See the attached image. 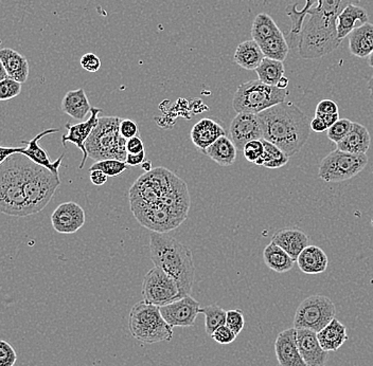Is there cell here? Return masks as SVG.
<instances>
[{
    "instance_id": "obj_7",
    "label": "cell",
    "mask_w": 373,
    "mask_h": 366,
    "mask_svg": "<svg viewBox=\"0 0 373 366\" xmlns=\"http://www.w3.org/2000/svg\"><path fill=\"white\" fill-rule=\"evenodd\" d=\"M289 95L290 93L286 89L269 86L260 79H253L237 87L233 97V107L237 113L259 115L266 109L284 103Z\"/></svg>"
},
{
    "instance_id": "obj_51",
    "label": "cell",
    "mask_w": 373,
    "mask_h": 366,
    "mask_svg": "<svg viewBox=\"0 0 373 366\" xmlns=\"http://www.w3.org/2000/svg\"><path fill=\"white\" fill-rule=\"evenodd\" d=\"M311 131L317 133V134H322V133H327L328 131L329 127L328 125L325 123V121L322 119L319 118V117H314L312 121L310 123Z\"/></svg>"
},
{
    "instance_id": "obj_49",
    "label": "cell",
    "mask_w": 373,
    "mask_h": 366,
    "mask_svg": "<svg viewBox=\"0 0 373 366\" xmlns=\"http://www.w3.org/2000/svg\"><path fill=\"white\" fill-rule=\"evenodd\" d=\"M145 151V143L141 140L140 137L136 136L127 141V154H140Z\"/></svg>"
},
{
    "instance_id": "obj_30",
    "label": "cell",
    "mask_w": 373,
    "mask_h": 366,
    "mask_svg": "<svg viewBox=\"0 0 373 366\" xmlns=\"http://www.w3.org/2000/svg\"><path fill=\"white\" fill-rule=\"evenodd\" d=\"M264 57V53L258 43L253 39H249L237 46L233 59L237 65L245 70H256Z\"/></svg>"
},
{
    "instance_id": "obj_34",
    "label": "cell",
    "mask_w": 373,
    "mask_h": 366,
    "mask_svg": "<svg viewBox=\"0 0 373 366\" xmlns=\"http://www.w3.org/2000/svg\"><path fill=\"white\" fill-rule=\"evenodd\" d=\"M280 32L281 30L269 14H258L253 19V26H251V37L258 44L278 35Z\"/></svg>"
},
{
    "instance_id": "obj_58",
    "label": "cell",
    "mask_w": 373,
    "mask_h": 366,
    "mask_svg": "<svg viewBox=\"0 0 373 366\" xmlns=\"http://www.w3.org/2000/svg\"><path fill=\"white\" fill-rule=\"evenodd\" d=\"M371 222H372V226H373V220H371Z\"/></svg>"
},
{
    "instance_id": "obj_27",
    "label": "cell",
    "mask_w": 373,
    "mask_h": 366,
    "mask_svg": "<svg viewBox=\"0 0 373 366\" xmlns=\"http://www.w3.org/2000/svg\"><path fill=\"white\" fill-rule=\"evenodd\" d=\"M349 51L358 59H367L373 52V25L365 23L349 35Z\"/></svg>"
},
{
    "instance_id": "obj_5",
    "label": "cell",
    "mask_w": 373,
    "mask_h": 366,
    "mask_svg": "<svg viewBox=\"0 0 373 366\" xmlns=\"http://www.w3.org/2000/svg\"><path fill=\"white\" fill-rule=\"evenodd\" d=\"M119 117H100L97 126L85 143L87 154L97 161L116 159L125 161L127 156V139L120 134Z\"/></svg>"
},
{
    "instance_id": "obj_41",
    "label": "cell",
    "mask_w": 373,
    "mask_h": 366,
    "mask_svg": "<svg viewBox=\"0 0 373 366\" xmlns=\"http://www.w3.org/2000/svg\"><path fill=\"white\" fill-rule=\"evenodd\" d=\"M21 83L7 77V79L0 81V99L1 101H9L14 99L17 95H21Z\"/></svg>"
},
{
    "instance_id": "obj_22",
    "label": "cell",
    "mask_w": 373,
    "mask_h": 366,
    "mask_svg": "<svg viewBox=\"0 0 373 366\" xmlns=\"http://www.w3.org/2000/svg\"><path fill=\"white\" fill-rule=\"evenodd\" d=\"M271 242L281 247L295 262L309 246L308 235L298 229H283L273 236Z\"/></svg>"
},
{
    "instance_id": "obj_50",
    "label": "cell",
    "mask_w": 373,
    "mask_h": 366,
    "mask_svg": "<svg viewBox=\"0 0 373 366\" xmlns=\"http://www.w3.org/2000/svg\"><path fill=\"white\" fill-rule=\"evenodd\" d=\"M89 173H91V175H89V178H91V183H93V186H104L105 183L107 182L109 176L105 175L104 173L102 172V171H91Z\"/></svg>"
},
{
    "instance_id": "obj_8",
    "label": "cell",
    "mask_w": 373,
    "mask_h": 366,
    "mask_svg": "<svg viewBox=\"0 0 373 366\" xmlns=\"http://www.w3.org/2000/svg\"><path fill=\"white\" fill-rule=\"evenodd\" d=\"M183 179L165 168L145 173L129 189V199L133 204H153L163 202Z\"/></svg>"
},
{
    "instance_id": "obj_16",
    "label": "cell",
    "mask_w": 373,
    "mask_h": 366,
    "mask_svg": "<svg viewBox=\"0 0 373 366\" xmlns=\"http://www.w3.org/2000/svg\"><path fill=\"white\" fill-rule=\"evenodd\" d=\"M231 140L237 149L243 151L247 143L253 140H263L262 125L258 115L253 113H237L231 121Z\"/></svg>"
},
{
    "instance_id": "obj_42",
    "label": "cell",
    "mask_w": 373,
    "mask_h": 366,
    "mask_svg": "<svg viewBox=\"0 0 373 366\" xmlns=\"http://www.w3.org/2000/svg\"><path fill=\"white\" fill-rule=\"evenodd\" d=\"M245 159L249 162L256 163L259 159L262 158L264 154V143L263 140H253L247 143L243 148Z\"/></svg>"
},
{
    "instance_id": "obj_44",
    "label": "cell",
    "mask_w": 373,
    "mask_h": 366,
    "mask_svg": "<svg viewBox=\"0 0 373 366\" xmlns=\"http://www.w3.org/2000/svg\"><path fill=\"white\" fill-rule=\"evenodd\" d=\"M17 361V354L11 344L0 341V366H14Z\"/></svg>"
},
{
    "instance_id": "obj_24",
    "label": "cell",
    "mask_w": 373,
    "mask_h": 366,
    "mask_svg": "<svg viewBox=\"0 0 373 366\" xmlns=\"http://www.w3.org/2000/svg\"><path fill=\"white\" fill-rule=\"evenodd\" d=\"M0 61L8 77L19 83H25L29 77V63L21 53L10 48L0 50Z\"/></svg>"
},
{
    "instance_id": "obj_29",
    "label": "cell",
    "mask_w": 373,
    "mask_h": 366,
    "mask_svg": "<svg viewBox=\"0 0 373 366\" xmlns=\"http://www.w3.org/2000/svg\"><path fill=\"white\" fill-rule=\"evenodd\" d=\"M91 103L84 89L71 90L66 93L62 101L61 109L66 115H71L75 120L83 121L91 113Z\"/></svg>"
},
{
    "instance_id": "obj_36",
    "label": "cell",
    "mask_w": 373,
    "mask_h": 366,
    "mask_svg": "<svg viewBox=\"0 0 373 366\" xmlns=\"http://www.w3.org/2000/svg\"><path fill=\"white\" fill-rule=\"evenodd\" d=\"M264 143V154L262 158L259 159L255 164L257 166H265L266 168H280L287 164L290 157L287 156L284 152H282L278 146L263 140Z\"/></svg>"
},
{
    "instance_id": "obj_1",
    "label": "cell",
    "mask_w": 373,
    "mask_h": 366,
    "mask_svg": "<svg viewBox=\"0 0 373 366\" xmlns=\"http://www.w3.org/2000/svg\"><path fill=\"white\" fill-rule=\"evenodd\" d=\"M258 115L263 140L276 145L290 158L300 152L310 137L308 117L293 103H281Z\"/></svg>"
},
{
    "instance_id": "obj_23",
    "label": "cell",
    "mask_w": 373,
    "mask_h": 366,
    "mask_svg": "<svg viewBox=\"0 0 373 366\" xmlns=\"http://www.w3.org/2000/svg\"><path fill=\"white\" fill-rule=\"evenodd\" d=\"M369 16L366 10L358 5H350L339 14L336 21L337 37L343 41L353 30L368 23Z\"/></svg>"
},
{
    "instance_id": "obj_39",
    "label": "cell",
    "mask_w": 373,
    "mask_h": 366,
    "mask_svg": "<svg viewBox=\"0 0 373 366\" xmlns=\"http://www.w3.org/2000/svg\"><path fill=\"white\" fill-rule=\"evenodd\" d=\"M129 168V165L125 161L116 160V159H107V160L97 161L91 165V171H102L109 177L120 176L123 172Z\"/></svg>"
},
{
    "instance_id": "obj_4",
    "label": "cell",
    "mask_w": 373,
    "mask_h": 366,
    "mask_svg": "<svg viewBox=\"0 0 373 366\" xmlns=\"http://www.w3.org/2000/svg\"><path fill=\"white\" fill-rule=\"evenodd\" d=\"M127 325L131 337L141 343H159L173 338V327L163 319L161 307L145 300L131 307Z\"/></svg>"
},
{
    "instance_id": "obj_35",
    "label": "cell",
    "mask_w": 373,
    "mask_h": 366,
    "mask_svg": "<svg viewBox=\"0 0 373 366\" xmlns=\"http://www.w3.org/2000/svg\"><path fill=\"white\" fill-rule=\"evenodd\" d=\"M259 79L269 86H277L278 81L284 77V65L283 61L264 57L262 63L256 69Z\"/></svg>"
},
{
    "instance_id": "obj_21",
    "label": "cell",
    "mask_w": 373,
    "mask_h": 366,
    "mask_svg": "<svg viewBox=\"0 0 373 366\" xmlns=\"http://www.w3.org/2000/svg\"><path fill=\"white\" fill-rule=\"evenodd\" d=\"M226 136L222 125L212 119H201L191 129L190 137L193 144L205 154L207 148L217 139Z\"/></svg>"
},
{
    "instance_id": "obj_14",
    "label": "cell",
    "mask_w": 373,
    "mask_h": 366,
    "mask_svg": "<svg viewBox=\"0 0 373 366\" xmlns=\"http://www.w3.org/2000/svg\"><path fill=\"white\" fill-rule=\"evenodd\" d=\"M59 131V128L46 129V131L39 133L37 137H34L32 140L23 141L24 144H26V146L24 147H0V163H3L10 156L21 154L59 176V170L61 168L65 155L62 154L57 160H55V162H51L47 153L45 152V149L39 146V141L42 140V138L47 136V135L57 134Z\"/></svg>"
},
{
    "instance_id": "obj_54",
    "label": "cell",
    "mask_w": 373,
    "mask_h": 366,
    "mask_svg": "<svg viewBox=\"0 0 373 366\" xmlns=\"http://www.w3.org/2000/svg\"><path fill=\"white\" fill-rule=\"evenodd\" d=\"M289 84H290L289 79H287V77H283L282 79H281L280 81H278L277 87H278L279 89H287V87H289Z\"/></svg>"
},
{
    "instance_id": "obj_17",
    "label": "cell",
    "mask_w": 373,
    "mask_h": 366,
    "mask_svg": "<svg viewBox=\"0 0 373 366\" xmlns=\"http://www.w3.org/2000/svg\"><path fill=\"white\" fill-rule=\"evenodd\" d=\"M85 212L77 202L60 204L51 215V224L60 234H73L85 224Z\"/></svg>"
},
{
    "instance_id": "obj_26",
    "label": "cell",
    "mask_w": 373,
    "mask_h": 366,
    "mask_svg": "<svg viewBox=\"0 0 373 366\" xmlns=\"http://www.w3.org/2000/svg\"><path fill=\"white\" fill-rule=\"evenodd\" d=\"M371 144L368 129L360 123L353 122L352 129L348 136L337 143V149L350 154H367Z\"/></svg>"
},
{
    "instance_id": "obj_45",
    "label": "cell",
    "mask_w": 373,
    "mask_h": 366,
    "mask_svg": "<svg viewBox=\"0 0 373 366\" xmlns=\"http://www.w3.org/2000/svg\"><path fill=\"white\" fill-rule=\"evenodd\" d=\"M237 336L235 332L230 329L227 325L221 326L217 328L215 332H213L212 338L217 343L222 344V345H227V344H231L237 339Z\"/></svg>"
},
{
    "instance_id": "obj_9",
    "label": "cell",
    "mask_w": 373,
    "mask_h": 366,
    "mask_svg": "<svg viewBox=\"0 0 373 366\" xmlns=\"http://www.w3.org/2000/svg\"><path fill=\"white\" fill-rule=\"evenodd\" d=\"M367 163L366 154H350L335 149L321 161L318 176L325 182H344L360 174Z\"/></svg>"
},
{
    "instance_id": "obj_52",
    "label": "cell",
    "mask_w": 373,
    "mask_h": 366,
    "mask_svg": "<svg viewBox=\"0 0 373 366\" xmlns=\"http://www.w3.org/2000/svg\"><path fill=\"white\" fill-rule=\"evenodd\" d=\"M145 161V151L140 154H127L125 162L129 166H138Z\"/></svg>"
},
{
    "instance_id": "obj_56",
    "label": "cell",
    "mask_w": 373,
    "mask_h": 366,
    "mask_svg": "<svg viewBox=\"0 0 373 366\" xmlns=\"http://www.w3.org/2000/svg\"><path fill=\"white\" fill-rule=\"evenodd\" d=\"M368 89L370 90V97L373 102V75L371 77L370 81H368Z\"/></svg>"
},
{
    "instance_id": "obj_57",
    "label": "cell",
    "mask_w": 373,
    "mask_h": 366,
    "mask_svg": "<svg viewBox=\"0 0 373 366\" xmlns=\"http://www.w3.org/2000/svg\"><path fill=\"white\" fill-rule=\"evenodd\" d=\"M368 64L371 68H373V52L371 53L370 57H368Z\"/></svg>"
},
{
    "instance_id": "obj_10",
    "label": "cell",
    "mask_w": 373,
    "mask_h": 366,
    "mask_svg": "<svg viewBox=\"0 0 373 366\" xmlns=\"http://www.w3.org/2000/svg\"><path fill=\"white\" fill-rule=\"evenodd\" d=\"M131 212L136 220L145 228L152 232L165 233L179 228L187 218L188 213L171 208L167 204H133L131 206Z\"/></svg>"
},
{
    "instance_id": "obj_15",
    "label": "cell",
    "mask_w": 373,
    "mask_h": 366,
    "mask_svg": "<svg viewBox=\"0 0 373 366\" xmlns=\"http://www.w3.org/2000/svg\"><path fill=\"white\" fill-rule=\"evenodd\" d=\"M199 309V302L192 296H187L167 305L161 306V312L169 325L185 328L195 325Z\"/></svg>"
},
{
    "instance_id": "obj_3",
    "label": "cell",
    "mask_w": 373,
    "mask_h": 366,
    "mask_svg": "<svg viewBox=\"0 0 373 366\" xmlns=\"http://www.w3.org/2000/svg\"><path fill=\"white\" fill-rule=\"evenodd\" d=\"M0 211L13 218L30 216L24 190L23 155L0 163Z\"/></svg>"
},
{
    "instance_id": "obj_31",
    "label": "cell",
    "mask_w": 373,
    "mask_h": 366,
    "mask_svg": "<svg viewBox=\"0 0 373 366\" xmlns=\"http://www.w3.org/2000/svg\"><path fill=\"white\" fill-rule=\"evenodd\" d=\"M237 146L233 140L223 136L207 148L205 155L221 166H230L237 159Z\"/></svg>"
},
{
    "instance_id": "obj_33",
    "label": "cell",
    "mask_w": 373,
    "mask_h": 366,
    "mask_svg": "<svg viewBox=\"0 0 373 366\" xmlns=\"http://www.w3.org/2000/svg\"><path fill=\"white\" fill-rule=\"evenodd\" d=\"M258 45L260 46L265 57L275 59V61H284L287 55L290 52V46L287 44L282 31L274 37L261 41Z\"/></svg>"
},
{
    "instance_id": "obj_20",
    "label": "cell",
    "mask_w": 373,
    "mask_h": 366,
    "mask_svg": "<svg viewBox=\"0 0 373 366\" xmlns=\"http://www.w3.org/2000/svg\"><path fill=\"white\" fill-rule=\"evenodd\" d=\"M297 343L301 357L308 366H326L329 353L321 347L317 332L299 328L297 329Z\"/></svg>"
},
{
    "instance_id": "obj_6",
    "label": "cell",
    "mask_w": 373,
    "mask_h": 366,
    "mask_svg": "<svg viewBox=\"0 0 373 366\" xmlns=\"http://www.w3.org/2000/svg\"><path fill=\"white\" fill-rule=\"evenodd\" d=\"M24 190L30 215L46 208L61 186V179L51 171L23 155Z\"/></svg>"
},
{
    "instance_id": "obj_11",
    "label": "cell",
    "mask_w": 373,
    "mask_h": 366,
    "mask_svg": "<svg viewBox=\"0 0 373 366\" xmlns=\"http://www.w3.org/2000/svg\"><path fill=\"white\" fill-rule=\"evenodd\" d=\"M361 0H317V3L305 13L303 29L317 35H337L336 21L339 14L348 6L358 5Z\"/></svg>"
},
{
    "instance_id": "obj_43",
    "label": "cell",
    "mask_w": 373,
    "mask_h": 366,
    "mask_svg": "<svg viewBox=\"0 0 373 366\" xmlns=\"http://www.w3.org/2000/svg\"><path fill=\"white\" fill-rule=\"evenodd\" d=\"M226 325L235 332V335H240L245 326L244 314L242 310H227Z\"/></svg>"
},
{
    "instance_id": "obj_32",
    "label": "cell",
    "mask_w": 373,
    "mask_h": 366,
    "mask_svg": "<svg viewBox=\"0 0 373 366\" xmlns=\"http://www.w3.org/2000/svg\"><path fill=\"white\" fill-rule=\"evenodd\" d=\"M263 260L269 269L278 273L291 271L294 267L295 260L281 247L273 242L265 247Z\"/></svg>"
},
{
    "instance_id": "obj_19",
    "label": "cell",
    "mask_w": 373,
    "mask_h": 366,
    "mask_svg": "<svg viewBox=\"0 0 373 366\" xmlns=\"http://www.w3.org/2000/svg\"><path fill=\"white\" fill-rule=\"evenodd\" d=\"M275 353L279 366H308L301 357L295 327L283 330L275 341Z\"/></svg>"
},
{
    "instance_id": "obj_13",
    "label": "cell",
    "mask_w": 373,
    "mask_h": 366,
    "mask_svg": "<svg viewBox=\"0 0 373 366\" xmlns=\"http://www.w3.org/2000/svg\"><path fill=\"white\" fill-rule=\"evenodd\" d=\"M143 296L145 301L158 307L181 298L179 285L174 278L167 276L156 266L145 274L143 282Z\"/></svg>"
},
{
    "instance_id": "obj_38",
    "label": "cell",
    "mask_w": 373,
    "mask_h": 366,
    "mask_svg": "<svg viewBox=\"0 0 373 366\" xmlns=\"http://www.w3.org/2000/svg\"><path fill=\"white\" fill-rule=\"evenodd\" d=\"M267 0H265L266 3ZM317 3V0H305L304 7L301 10H297V3L294 5L289 6L286 9V14L292 21V28H291L290 33H289V37H296L299 35V32L302 29L303 23L305 21V13L307 11L311 9L315 3Z\"/></svg>"
},
{
    "instance_id": "obj_55",
    "label": "cell",
    "mask_w": 373,
    "mask_h": 366,
    "mask_svg": "<svg viewBox=\"0 0 373 366\" xmlns=\"http://www.w3.org/2000/svg\"><path fill=\"white\" fill-rule=\"evenodd\" d=\"M141 168L145 171V173L151 172V171L154 170L153 168V164H152L151 161L145 160V162L141 164Z\"/></svg>"
},
{
    "instance_id": "obj_12",
    "label": "cell",
    "mask_w": 373,
    "mask_h": 366,
    "mask_svg": "<svg viewBox=\"0 0 373 366\" xmlns=\"http://www.w3.org/2000/svg\"><path fill=\"white\" fill-rule=\"evenodd\" d=\"M336 308L328 296L314 294L301 302L294 318V327L319 332L335 319Z\"/></svg>"
},
{
    "instance_id": "obj_2",
    "label": "cell",
    "mask_w": 373,
    "mask_h": 366,
    "mask_svg": "<svg viewBox=\"0 0 373 366\" xmlns=\"http://www.w3.org/2000/svg\"><path fill=\"white\" fill-rule=\"evenodd\" d=\"M149 252L155 266L174 278L179 285L181 298L190 296L195 276L194 262L190 249L171 236L152 232Z\"/></svg>"
},
{
    "instance_id": "obj_28",
    "label": "cell",
    "mask_w": 373,
    "mask_h": 366,
    "mask_svg": "<svg viewBox=\"0 0 373 366\" xmlns=\"http://www.w3.org/2000/svg\"><path fill=\"white\" fill-rule=\"evenodd\" d=\"M317 337L321 347L328 353L338 351L349 340L346 326L337 319H333L324 329L317 332Z\"/></svg>"
},
{
    "instance_id": "obj_47",
    "label": "cell",
    "mask_w": 373,
    "mask_h": 366,
    "mask_svg": "<svg viewBox=\"0 0 373 366\" xmlns=\"http://www.w3.org/2000/svg\"><path fill=\"white\" fill-rule=\"evenodd\" d=\"M138 133L139 128L137 123L129 120V119H122L120 123V134L123 138L129 140V139L138 136Z\"/></svg>"
},
{
    "instance_id": "obj_25",
    "label": "cell",
    "mask_w": 373,
    "mask_h": 366,
    "mask_svg": "<svg viewBox=\"0 0 373 366\" xmlns=\"http://www.w3.org/2000/svg\"><path fill=\"white\" fill-rule=\"evenodd\" d=\"M297 264L303 273L316 276L326 271L329 258L322 249L317 246H308L297 258Z\"/></svg>"
},
{
    "instance_id": "obj_40",
    "label": "cell",
    "mask_w": 373,
    "mask_h": 366,
    "mask_svg": "<svg viewBox=\"0 0 373 366\" xmlns=\"http://www.w3.org/2000/svg\"><path fill=\"white\" fill-rule=\"evenodd\" d=\"M353 122L349 119H339L335 124H333L327 131V136L332 142L339 143L344 140L351 129H352Z\"/></svg>"
},
{
    "instance_id": "obj_48",
    "label": "cell",
    "mask_w": 373,
    "mask_h": 366,
    "mask_svg": "<svg viewBox=\"0 0 373 366\" xmlns=\"http://www.w3.org/2000/svg\"><path fill=\"white\" fill-rule=\"evenodd\" d=\"M338 113V106L332 99H325L318 103L315 110V115H333Z\"/></svg>"
},
{
    "instance_id": "obj_37",
    "label": "cell",
    "mask_w": 373,
    "mask_h": 366,
    "mask_svg": "<svg viewBox=\"0 0 373 366\" xmlns=\"http://www.w3.org/2000/svg\"><path fill=\"white\" fill-rule=\"evenodd\" d=\"M199 314H203L205 316V330H206L207 335L210 336V337L217 328L226 325V310L215 305V304L201 308Z\"/></svg>"
},
{
    "instance_id": "obj_53",
    "label": "cell",
    "mask_w": 373,
    "mask_h": 366,
    "mask_svg": "<svg viewBox=\"0 0 373 366\" xmlns=\"http://www.w3.org/2000/svg\"><path fill=\"white\" fill-rule=\"evenodd\" d=\"M315 117H319V118L322 119L328 125L329 128L332 126L333 124L337 122L339 120V113H333V115H315Z\"/></svg>"
},
{
    "instance_id": "obj_46",
    "label": "cell",
    "mask_w": 373,
    "mask_h": 366,
    "mask_svg": "<svg viewBox=\"0 0 373 366\" xmlns=\"http://www.w3.org/2000/svg\"><path fill=\"white\" fill-rule=\"evenodd\" d=\"M101 59L93 53H87L81 59V66L84 70L91 73H97L101 68Z\"/></svg>"
},
{
    "instance_id": "obj_18",
    "label": "cell",
    "mask_w": 373,
    "mask_h": 366,
    "mask_svg": "<svg viewBox=\"0 0 373 366\" xmlns=\"http://www.w3.org/2000/svg\"><path fill=\"white\" fill-rule=\"evenodd\" d=\"M102 113V109L91 108V115L89 117V120L85 122L78 123V124H71V123H67L66 124V129L68 133L66 135H63L62 137V142H63L64 146H66V143H73V144L77 145L82 153H83V158H82L81 164H80V170L84 168L85 162H87V158H89V154H87V147H85V143L89 140V136L93 133V129L99 122V115Z\"/></svg>"
}]
</instances>
